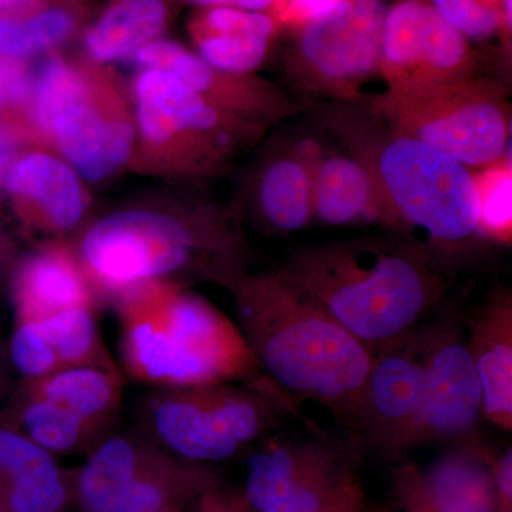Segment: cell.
Wrapping results in <instances>:
<instances>
[{"mask_svg": "<svg viewBox=\"0 0 512 512\" xmlns=\"http://www.w3.org/2000/svg\"><path fill=\"white\" fill-rule=\"evenodd\" d=\"M316 113L372 178L383 227L426 249L448 278L493 245L481 228L473 170L397 133L366 101L330 103Z\"/></svg>", "mask_w": 512, "mask_h": 512, "instance_id": "obj_1", "label": "cell"}, {"mask_svg": "<svg viewBox=\"0 0 512 512\" xmlns=\"http://www.w3.org/2000/svg\"><path fill=\"white\" fill-rule=\"evenodd\" d=\"M232 292L238 328L272 386L328 407L355 434L372 352L284 268L245 275Z\"/></svg>", "mask_w": 512, "mask_h": 512, "instance_id": "obj_2", "label": "cell"}, {"mask_svg": "<svg viewBox=\"0 0 512 512\" xmlns=\"http://www.w3.org/2000/svg\"><path fill=\"white\" fill-rule=\"evenodd\" d=\"M284 269L372 355L439 311L450 279L426 249L392 232L303 247Z\"/></svg>", "mask_w": 512, "mask_h": 512, "instance_id": "obj_3", "label": "cell"}, {"mask_svg": "<svg viewBox=\"0 0 512 512\" xmlns=\"http://www.w3.org/2000/svg\"><path fill=\"white\" fill-rule=\"evenodd\" d=\"M128 369L174 389L248 382L261 372L238 326L195 293L148 284L121 308Z\"/></svg>", "mask_w": 512, "mask_h": 512, "instance_id": "obj_4", "label": "cell"}, {"mask_svg": "<svg viewBox=\"0 0 512 512\" xmlns=\"http://www.w3.org/2000/svg\"><path fill=\"white\" fill-rule=\"evenodd\" d=\"M82 255L97 281L124 291L190 268L231 289L247 275L238 238L214 215L190 222L154 211L119 212L84 235Z\"/></svg>", "mask_w": 512, "mask_h": 512, "instance_id": "obj_5", "label": "cell"}, {"mask_svg": "<svg viewBox=\"0 0 512 512\" xmlns=\"http://www.w3.org/2000/svg\"><path fill=\"white\" fill-rule=\"evenodd\" d=\"M366 103L397 133L437 148L470 170L510 158L511 111L500 80L471 74L386 92Z\"/></svg>", "mask_w": 512, "mask_h": 512, "instance_id": "obj_6", "label": "cell"}, {"mask_svg": "<svg viewBox=\"0 0 512 512\" xmlns=\"http://www.w3.org/2000/svg\"><path fill=\"white\" fill-rule=\"evenodd\" d=\"M386 12L384 0H342L305 20L289 60V82L332 103L362 101L360 90L380 73Z\"/></svg>", "mask_w": 512, "mask_h": 512, "instance_id": "obj_7", "label": "cell"}, {"mask_svg": "<svg viewBox=\"0 0 512 512\" xmlns=\"http://www.w3.org/2000/svg\"><path fill=\"white\" fill-rule=\"evenodd\" d=\"M268 399L234 383L174 389L154 403V429L180 456L224 461L272 426L275 409Z\"/></svg>", "mask_w": 512, "mask_h": 512, "instance_id": "obj_8", "label": "cell"}, {"mask_svg": "<svg viewBox=\"0 0 512 512\" xmlns=\"http://www.w3.org/2000/svg\"><path fill=\"white\" fill-rule=\"evenodd\" d=\"M443 306V305H441ZM426 397L414 446L464 441L483 419V392L468 350L466 316L437 311L424 323Z\"/></svg>", "mask_w": 512, "mask_h": 512, "instance_id": "obj_9", "label": "cell"}, {"mask_svg": "<svg viewBox=\"0 0 512 512\" xmlns=\"http://www.w3.org/2000/svg\"><path fill=\"white\" fill-rule=\"evenodd\" d=\"M380 74L387 92H400L476 73L466 37L433 6L400 0L384 18Z\"/></svg>", "mask_w": 512, "mask_h": 512, "instance_id": "obj_10", "label": "cell"}, {"mask_svg": "<svg viewBox=\"0 0 512 512\" xmlns=\"http://www.w3.org/2000/svg\"><path fill=\"white\" fill-rule=\"evenodd\" d=\"M426 397L424 325L373 353L353 436L387 451L413 447Z\"/></svg>", "mask_w": 512, "mask_h": 512, "instance_id": "obj_11", "label": "cell"}, {"mask_svg": "<svg viewBox=\"0 0 512 512\" xmlns=\"http://www.w3.org/2000/svg\"><path fill=\"white\" fill-rule=\"evenodd\" d=\"M134 57L144 69L174 74L220 109L265 127L291 119L312 106L309 100L295 99L274 83L214 69L200 56L168 40H154Z\"/></svg>", "mask_w": 512, "mask_h": 512, "instance_id": "obj_12", "label": "cell"}, {"mask_svg": "<svg viewBox=\"0 0 512 512\" xmlns=\"http://www.w3.org/2000/svg\"><path fill=\"white\" fill-rule=\"evenodd\" d=\"M468 350L481 392L483 419L497 429L512 430V295L498 286L466 316Z\"/></svg>", "mask_w": 512, "mask_h": 512, "instance_id": "obj_13", "label": "cell"}, {"mask_svg": "<svg viewBox=\"0 0 512 512\" xmlns=\"http://www.w3.org/2000/svg\"><path fill=\"white\" fill-rule=\"evenodd\" d=\"M473 448L441 458L427 473L406 470L403 490L412 512H497L494 468Z\"/></svg>", "mask_w": 512, "mask_h": 512, "instance_id": "obj_14", "label": "cell"}, {"mask_svg": "<svg viewBox=\"0 0 512 512\" xmlns=\"http://www.w3.org/2000/svg\"><path fill=\"white\" fill-rule=\"evenodd\" d=\"M322 144L298 140L276 151L258 183V207L266 227L293 234L308 227L313 217V164Z\"/></svg>", "mask_w": 512, "mask_h": 512, "instance_id": "obj_15", "label": "cell"}, {"mask_svg": "<svg viewBox=\"0 0 512 512\" xmlns=\"http://www.w3.org/2000/svg\"><path fill=\"white\" fill-rule=\"evenodd\" d=\"M52 133L64 157L90 181L103 180L123 167L136 138L130 124L104 119L87 101L63 111Z\"/></svg>", "mask_w": 512, "mask_h": 512, "instance_id": "obj_16", "label": "cell"}, {"mask_svg": "<svg viewBox=\"0 0 512 512\" xmlns=\"http://www.w3.org/2000/svg\"><path fill=\"white\" fill-rule=\"evenodd\" d=\"M313 217L330 227L382 224L375 184L348 151L320 146L313 164Z\"/></svg>", "mask_w": 512, "mask_h": 512, "instance_id": "obj_17", "label": "cell"}, {"mask_svg": "<svg viewBox=\"0 0 512 512\" xmlns=\"http://www.w3.org/2000/svg\"><path fill=\"white\" fill-rule=\"evenodd\" d=\"M274 20L262 12L210 8L195 25L198 56L221 72L249 74L268 56Z\"/></svg>", "mask_w": 512, "mask_h": 512, "instance_id": "obj_18", "label": "cell"}, {"mask_svg": "<svg viewBox=\"0 0 512 512\" xmlns=\"http://www.w3.org/2000/svg\"><path fill=\"white\" fill-rule=\"evenodd\" d=\"M5 184L13 197L36 207L49 228L76 227L86 210L82 185L72 168L47 154H28L15 161Z\"/></svg>", "mask_w": 512, "mask_h": 512, "instance_id": "obj_19", "label": "cell"}, {"mask_svg": "<svg viewBox=\"0 0 512 512\" xmlns=\"http://www.w3.org/2000/svg\"><path fill=\"white\" fill-rule=\"evenodd\" d=\"M18 299L25 320H40L89 306V291L72 258L60 249H47L20 272Z\"/></svg>", "mask_w": 512, "mask_h": 512, "instance_id": "obj_20", "label": "cell"}, {"mask_svg": "<svg viewBox=\"0 0 512 512\" xmlns=\"http://www.w3.org/2000/svg\"><path fill=\"white\" fill-rule=\"evenodd\" d=\"M167 22L163 0H121L86 35V49L97 62L136 55L154 42Z\"/></svg>", "mask_w": 512, "mask_h": 512, "instance_id": "obj_21", "label": "cell"}, {"mask_svg": "<svg viewBox=\"0 0 512 512\" xmlns=\"http://www.w3.org/2000/svg\"><path fill=\"white\" fill-rule=\"evenodd\" d=\"M136 468V448L130 441H106L90 458L80 476V497L86 510L119 512L124 494L136 478Z\"/></svg>", "mask_w": 512, "mask_h": 512, "instance_id": "obj_22", "label": "cell"}, {"mask_svg": "<svg viewBox=\"0 0 512 512\" xmlns=\"http://www.w3.org/2000/svg\"><path fill=\"white\" fill-rule=\"evenodd\" d=\"M37 387L39 399L59 404L84 421L106 413L117 399L116 380L99 365L63 367L39 379Z\"/></svg>", "mask_w": 512, "mask_h": 512, "instance_id": "obj_23", "label": "cell"}, {"mask_svg": "<svg viewBox=\"0 0 512 512\" xmlns=\"http://www.w3.org/2000/svg\"><path fill=\"white\" fill-rule=\"evenodd\" d=\"M315 439L295 443L276 441L249 460L247 497L258 512L284 500L311 454Z\"/></svg>", "mask_w": 512, "mask_h": 512, "instance_id": "obj_24", "label": "cell"}, {"mask_svg": "<svg viewBox=\"0 0 512 512\" xmlns=\"http://www.w3.org/2000/svg\"><path fill=\"white\" fill-rule=\"evenodd\" d=\"M89 86L82 74L60 59L47 60L32 77L28 104L30 119L42 133H52L60 114L76 104L86 103Z\"/></svg>", "mask_w": 512, "mask_h": 512, "instance_id": "obj_25", "label": "cell"}, {"mask_svg": "<svg viewBox=\"0 0 512 512\" xmlns=\"http://www.w3.org/2000/svg\"><path fill=\"white\" fill-rule=\"evenodd\" d=\"M339 447L325 440H316L292 490L284 500L262 512H325L339 493L330 491L333 471L340 458Z\"/></svg>", "mask_w": 512, "mask_h": 512, "instance_id": "obj_26", "label": "cell"}, {"mask_svg": "<svg viewBox=\"0 0 512 512\" xmlns=\"http://www.w3.org/2000/svg\"><path fill=\"white\" fill-rule=\"evenodd\" d=\"M63 367L94 365L97 328L89 306L67 309L45 319L33 320Z\"/></svg>", "mask_w": 512, "mask_h": 512, "instance_id": "obj_27", "label": "cell"}, {"mask_svg": "<svg viewBox=\"0 0 512 512\" xmlns=\"http://www.w3.org/2000/svg\"><path fill=\"white\" fill-rule=\"evenodd\" d=\"M73 19L60 9L43 10L26 19L0 16V56L22 60L63 42Z\"/></svg>", "mask_w": 512, "mask_h": 512, "instance_id": "obj_28", "label": "cell"}, {"mask_svg": "<svg viewBox=\"0 0 512 512\" xmlns=\"http://www.w3.org/2000/svg\"><path fill=\"white\" fill-rule=\"evenodd\" d=\"M480 204V224L493 245H510L512 237L510 158L473 171Z\"/></svg>", "mask_w": 512, "mask_h": 512, "instance_id": "obj_29", "label": "cell"}, {"mask_svg": "<svg viewBox=\"0 0 512 512\" xmlns=\"http://www.w3.org/2000/svg\"><path fill=\"white\" fill-rule=\"evenodd\" d=\"M0 468L15 481L12 493H28L62 481L49 451L10 431H0Z\"/></svg>", "mask_w": 512, "mask_h": 512, "instance_id": "obj_30", "label": "cell"}, {"mask_svg": "<svg viewBox=\"0 0 512 512\" xmlns=\"http://www.w3.org/2000/svg\"><path fill=\"white\" fill-rule=\"evenodd\" d=\"M86 421L70 410L47 400L37 399L23 414V426L30 440L46 451H66L82 437Z\"/></svg>", "mask_w": 512, "mask_h": 512, "instance_id": "obj_31", "label": "cell"}, {"mask_svg": "<svg viewBox=\"0 0 512 512\" xmlns=\"http://www.w3.org/2000/svg\"><path fill=\"white\" fill-rule=\"evenodd\" d=\"M431 6L467 40L488 39L507 29L503 0H431Z\"/></svg>", "mask_w": 512, "mask_h": 512, "instance_id": "obj_32", "label": "cell"}, {"mask_svg": "<svg viewBox=\"0 0 512 512\" xmlns=\"http://www.w3.org/2000/svg\"><path fill=\"white\" fill-rule=\"evenodd\" d=\"M10 353L20 372L33 379H43L60 369L55 352L33 320H23L20 328L16 330Z\"/></svg>", "mask_w": 512, "mask_h": 512, "instance_id": "obj_33", "label": "cell"}, {"mask_svg": "<svg viewBox=\"0 0 512 512\" xmlns=\"http://www.w3.org/2000/svg\"><path fill=\"white\" fill-rule=\"evenodd\" d=\"M32 76L22 60L0 56V111L26 104Z\"/></svg>", "mask_w": 512, "mask_h": 512, "instance_id": "obj_34", "label": "cell"}, {"mask_svg": "<svg viewBox=\"0 0 512 512\" xmlns=\"http://www.w3.org/2000/svg\"><path fill=\"white\" fill-rule=\"evenodd\" d=\"M164 503V493L151 481L134 478L124 494L119 512H157Z\"/></svg>", "mask_w": 512, "mask_h": 512, "instance_id": "obj_35", "label": "cell"}, {"mask_svg": "<svg viewBox=\"0 0 512 512\" xmlns=\"http://www.w3.org/2000/svg\"><path fill=\"white\" fill-rule=\"evenodd\" d=\"M207 8H237L249 12H262L271 8L275 0H188Z\"/></svg>", "mask_w": 512, "mask_h": 512, "instance_id": "obj_36", "label": "cell"}, {"mask_svg": "<svg viewBox=\"0 0 512 512\" xmlns=\"http://www.w3.org/2000/svg\"><path fill=\"white\" fill-rule=\"evenodd\" d=\"M339 2L342 0H289V6L296 16L308 20L335 8Z\"/></svg>", "mask_w": 512, "mask_h": 512, "instance_id": "obj_37", "label": "cell"}, {"mask_svg": "<svg viewBox=\"0 0 512 512\" xmlns=\"http://www.w3.org/2000/svg\"><path fill=\"white\" fill-rule=\"evenodd\" d=\"M16 140L8 127L0 126V183L6 178L13 157H15Z\"/></svg>", "mask_w": 512, "mask_h": 512, "instance_id": "obj_38", "label": "cell"}, {"mask_svg": "<svg viewBox=\"0 0 512 512\" xmlns=\"http://www.w3.org/2000/svg\"><path fill=\"white\" fill-rule=\"evenodd\" d=\"M40 0H0V13L18 12V10L32 8Z\"/></svg>", "mask_w": 512, "mask_h": 512, "instance_id": "obj_39", "label": "cell"}, {"mask_svg": "<svg viewBox=\"0 0 512 512\" xmlns=\"http://www.w3.org/2000/svg\"><path fill=\"white\" fill-rule=\"evenodd\" d=\"M503 9H504L505 23H507L508 29H511V22H512L511 0H503Z\"/></svg>", "mask_w": 512, "mask_h": 512, "instance_id": "obj_40", "label": "cell"}, {"mask_svg": "<svg viewBox=\"0 0 512 512\" xmlns=\"http://www.w3.org/2000/svg\"><path fill=\"white\" fill-rule=\"evenodd\" d=\"M158 512V511H157Z\"/></svg>", "mask_w": 512, "mask_h": 512, "instance_id": "obj_41", "label": "cell"}]
</instances>
